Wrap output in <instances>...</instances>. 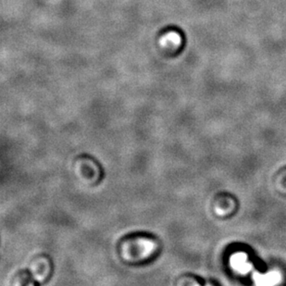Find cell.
<instances>
[{
    "label": "cell",
    "instance_id": "6da1fadb",
    "mask_svg": "<svg viewBox=\"0 0 286 286\" xmlns=\"http://www.w3.org/2000/svg\"><path fill=\"white\" fill-rule=\"evenodd\" d=\"M162 245L156 235L146 232H136L124 235L118 243V255L127 265H146L156 260Z\"/></svg>",
    "mask_w": 286,
    "mask_h": 286
},
{
    "label": "cell",
    "instance_id": "7a4b0ae2",
    "mask_svg": "<svg viewBox=\"0 0 286 286\" xmlns=\"http://www.w3.org/2000/svg\"><path fill=\"white\" fill-rule=\"evenodd\" d=\"M75 172L83 181L97 184L102 181L104 172L99 162L88 155H80L74 160Z\"/></svg>",
    "mask_w": 286,
    "mask_h": 286
},
{
    "label": "cell",
    "instance_id": "3957f363",
    "mask_svg": "<svg viewBox=\"0 0 286 286\" xmlns=\"http://www.w3.org/2000/svg\"><path fill=\"white\" fill-rule=\"evenodd\" d=\"M29 271L37 283L47 282L53 273V262L47 255H38L31 260Z\"/></svg>",
    "mask_w": 286,
    "mask_h": 286
},
{
    "label": "cell",
    "instance_id": "277c9868",
    "mask_svg": "<svg viewBox=\"0 0 286 286\" xmlns=\"http://www.w3.org/2000/svg\"><path fill=\"white\" fill-rule=\"evenodd\" d=\"M160 44L166 50H177L182 45V37L176 30H170L161 37Z\"/></svg>",
    "mask_w": 286,
    "mask_h": 286
},
{
    "label": "cell",
    "instance_id": "5b68a950",
    "mask_svg": "<svg viewBox=\"0 0 286 286\" xmlns=\"http://www.w3.org/2000/svg\"><path fill=\"white\" fill-rule=\"evenodd\" d=\"M231 265L235 271L245 274L252 269V265L247 261L246 255L244 253H237L231 258Z\"/></svg>",
    "mask_w": 286,
    "mask_h": 286
},
{
    "label": "cell",
    "instance_id": "8992f818",
    "mask_svg": "<svg viewBox=\"0 0 286 286\" xmlns=\"http://www.w3.org/2000/svg\"><path fill=\"white\" fill-rule=\"evenodd\" d=\"M11 285H39L34 277L31 275V271L29 270L20 271L16 273L11 281Z\"/></svg>",
    "mask_w": 286,
    "mask_h": 286
},
{
    "label": "cell",
    "instance_id": "52a82bcc",
    "mask_svg": "<svg viewBox=\"0 0 286 286\" xmlns=\"http://www.w3.org/2000/svg\"><path fill=\"white\" fill-rule=\"evenodd\" d=\"M254 281L258 285H274L281 281V275L277 271H271L266 275L255 273Z\"/></svg>",
    "mask_w": 286,
    "mask_h": 286
}]
</instances>
